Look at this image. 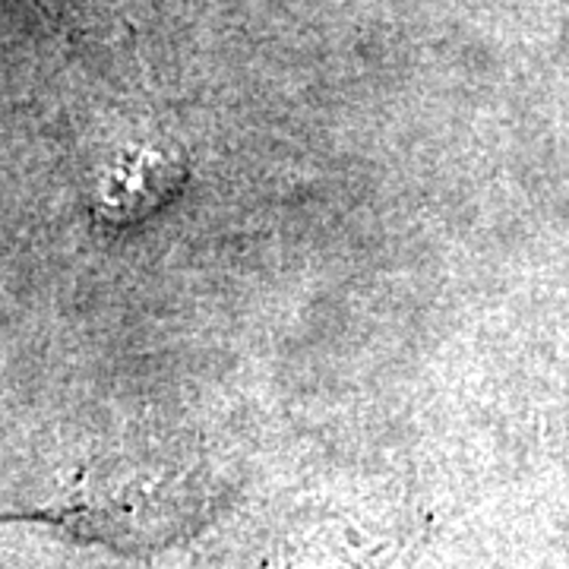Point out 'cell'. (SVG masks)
Listing matches in <instances>:
<instances>
[{
    "label": "cell",
    "mask_w": 569,
    "mask_h": 569,
    "mask_svg": "<svg viewBox=\"0 0 569 569\" xmlns=\"http://www.w3.org/2000/svg\"><path fill=\"white\" fill-rule=\"evenodd\" d=\"M183 164L174 156H162L156 149L130 152L121 162L111 164L96 193V212L104 222L127 224L156 212L181 190Z\"/></svg>",
    "instance_id": "obj_2"
},
{
    "label": "cell",
    "mask_w": 569,
    "mask_h": 569,
    "mask_svg": "<svg viewBox=\"0 0 569 569\" xmlns=\"http://www.w3.org/2000/svg\"><path fill=\"white\" fill-rule=\"evenodd\" d=\"M406 563V545L396 541L392 548H367L342 531L339 538L329 531H320L317 538L301 541L295 550H288L276 569H402Z\"/></svg>",
    "instance_id": "obj_3"
},
{
    "label": "cell",
    "mask_w": 569,
    "mask_h": 569,
    "mask_svg": "<svg viewBox=\"0 0 569 569\" xmlns=\"http://www.w3.org/2000/svg\"><path fill=\"white\" fill-rule=\"evenodd\" d=\"M41 3H44V0H41Z\"/></svg>",
    "instance_id": "obj_4"
},
{
    "label": "cell",
    "mask_w": 569,
    "mask_h": 569,
    "mask_svg": "<svg viewBox=\"0 0 569 569\" xmlns=\"http://www.w3.org/2000/svg\"><path fill=\"white\" fill-rule=\"evenodd\" d=\"M219 507V488L200 468L104 462L82 468L58 503L3 512L0 522H41L121 553H156L200 531Z\"/></svg>",
    "instance_id": "obj_1"
}]
</instances>
